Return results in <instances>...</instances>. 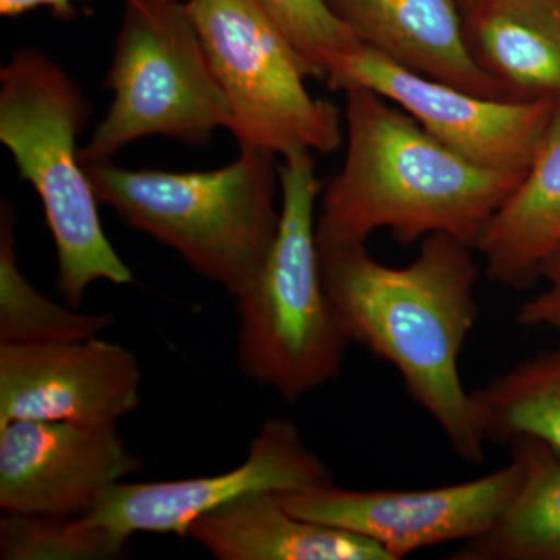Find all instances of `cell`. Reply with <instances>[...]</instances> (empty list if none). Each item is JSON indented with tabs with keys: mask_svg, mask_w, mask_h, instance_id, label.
<instances>
[{
	"mask_svg": "<svg viewBox=\"0 0 560 560\" xmlns=\"http://www.w3.org/2000/svg\"><path fill=\"white\" fill-rule=\"evenodd\" d=\"M142 370L116 342L0 345V427L13 420L117 425L138 410Z\"/></svg>",
	"mask_w": 560,
	"mask_h": 560,
	"instance_id": "7c38bea8",
	"label": "cell"
},
{
	"mask_svg": "<svg viewBox=\"0 0 560 560\" xmlns=\"http://www.w3.org/2000/svg\"><path fill=\"white\" fill-rule=\"evenodd\" d=\"M130 540L81 515L5 512L0 518L2 560H114L130 552Z\"/></svg>",
	"mask_w": 560,
	"mask_h": 560,
	"instance_id": "ffe728a7",
	"label": "cell"
},
{
	"mask_svg": "<svg viewBox=\"0 0 560 560\" xmlns=\"http://www.w3.org/2000/svg\"><path fill=\"white\" fill-rule=\"evenodd\" d=\"M90 116L79 84L43 50H16L0 69V142L43 202L57 249L55 289L73 308L81 307L92 283L135 280L103 231L77 150Z\"/></svg>",
	"mask_w": 560,
	"mask_h": 560,
	"instance_id": "277c9868",
	"label": "cell"
},
{
	"mask_svg": "<svg viewBox=\"0 0 560 560\" xmlns=\"http://www.w3.org/2000/svg\"><path fill=\"white\" fill-rule=\"evenodd\" d=\"M334 482L330 467L308 447L296 422L272 416L261 423L246 459L234 469L183 480L120 481L81 517L125 536L175 534L186 539L191 523L242 497L302 492Z\"/></svg>",
	"mask_w": 560,
	"mask_h": 560,
	"instance_id": "30bf717a",
	"label": "cell"
},
{
	"mask_svg": "<svg viewBox=\"0 0 560 560\" xmlns=\"http://www.w3.org/2000/svg\"><path fill=\"white\" fill-rule=\"evenodd\" d=\"M95 197L125 223L178 253L202 278L237 298L270 253L280 220L276 154L241 147L217 171H130L83 165Z\"/></svg>",
	"mask_w": 560,
	"mask_h": 560,
	"instance_id": "3957f363",
	"label": "cell"
},
{
	"mask_svg": "<svg viewBox=\"0 0 560 560\" xmlns=\"http://www.w3.org/2000/svg\"><path fill=\"white\" fill-rule=\"evenodd\" d=\"M456 5L459 7L460 13L464 14L469 13V11L477 9V7H480L482 2H486V0H455Z\"/></svg>",
	"mask_w": 560,
	"mask_h": 560,
	"instance_id": "cb8c5ba5",
	"label": "cell"
},
{
	"mask_svg": "<svg viewBox=\"0 0 560 560\" xmlns=\"http://www.w3.org/2000/svg\"><path fill=\"white\" fill-rule=\"evenodd\" d=\"M241 147L287 156L341 147L340 109L307 90L301 55L260 0H187Z\"/></svg>",
	"mask_w": 560,
	"mask_h": 560,
	"instance_id": "52a82bcc",
	"label": "cell"
},
{
	"mask_svg": "<svg viewBox=\"0 0 560 560\" xmlns=\"http://www.w3.org/2000/svg\"><path fill=\"white\" fill-rule=\"evenodd\" d=\"M540 279L545 290L530 298L515 315V323L528 329L560 330V243L540 268Z\"/></svg>",
	"mask_w": 560,
	"mask_h": 560,
	"instance_id": "7402d4cb",
	"label": "cell"
},
{
	"mask_svg": "<svg viewBox=\"0 0 560 560\" xmlns=\"http://www.w3.org/2000/svg\"><path fill=\"white\" fill-rule=\"evenodd\" d=\"M471 57L515 102H560V0H486L464 14Z\"/></svg>",
	"mask_w": 560,
	"mask_h": 560,
	"instance_id": "9a60e30c",
	"label": "cell"
},
{
	"mask_svg": "<svg viewBox=\"0 0 560 560\" xmlns=\"http://www.w3.org/2000/svg\"><path fill=\"white\" fill-rule=\"evenodd\" d=\"M522 481V459L511 452L506 466L458 485L357 490L334 482L278 497L291 514L359 534L399 560L423 548L480 536L510 506Z\"/></svg>",
	"mask_w": 560,
	"mask_h": 560,
	"instance_id": "9c48e42d",
	"label": "cell"
},
{
	"mask_svg": "<svg viewBox=\"0 0 560 560\" xmlns=\"http://www.w3.org/2000/svg\"><path fill=\"white\" fill-rule=\"evenodd\" d=\"M342 92L346 158L320 198L319 248L366 245L381 230L405 246L448 234L477 248L523 176L467 161L366 88Z\"/></svg>",
	"mask_w": 560,
	"mask_h": 560,
	"instance_id": "7a4b0ae2",
	"label": "cell"
},
{
	"mask_svg": "<svg viewBox=\"0 0 560 560\" xmlns=\"http://www.w3.org/2000/svg\"><path fill=\"white\" fill-rule=\"evenodd\" d=\"M143 470L117 425L13 420L0 427V508L83 515Z\"/></svg>",
	"mask_w": 560,
	"mask_h": 560,
	"instance_id": "8fae6325",
	"label": "cell"
},
{
	"mask_svg": "<svg viewBox=\"0 0 560 560\" xmlns=\"http://www.w3.org/2000/svg\"><path fill=\"white\" fill-rule=\"evenodd\" d=\"M511 451L523 481L510 506L488 530L459 544L451 560H560V456L536 441Z\"/></svg>",
	"mask_w": 560,
	"mask_h": 560,
	"instance_id": "e0dca14e",
	"label": "cell"
},
{
	"mask_svg": "<svg viewBox=\"0 0 560 560\" xmlns=\"http://www.w3.org/2000/svg\"><path fill=\"white\" fill-rule=\"evenodd\" d=\"M186 537L220 560H393L359 534L291 514L278 492L224 504L191 523Z\"/></svg>",
	"mask_w": 560,
	"mask_h": 560,
	"instance_id": "5bb4252c",
	"label": "cell"
},
{
	"mask_svg": "<svg viewBox=\"0 0 560 560\" xmlns=\"http://www.w3.org/2000/svg\"><path fill=\"white\" fill-rule=\"evenodd\" d=\"M560 243V103L528 172L493 213L477 243L492 282L533 289Z\"/></svg>",
	"mask_w": 560,
	"mask_h": 560,
	"instance_id": "2e32d148",
	"label": "cell"
},
{
	"mask_svg": "<svg viewBox=\"0 0 560 560\" xmlns=\"http://www.w3.org/2000/svg\"><path fill=\"white\" fill-rule=\"evenodd\" d=\"M334 90L366 88L410 114L442 145L489 171L525 176L558 102L497 101L430 79L366 46L326 62ZM560 103V102H559Z\"/></svg>",
	"mask_w": 560,
	"mask_h": 560,
	"instance_id": "ba28073f",
	"label": "cell"
},
{
	"mask_svg": "<svg viewBox=\"0 0 560 560\" xmlns=\"http://www.w3.org/2000/svg\"><path fill=\"white\" fill-rule=\"evenodd\" d=\"M105 88L113 103L80 150L83 165L114 161L149 136L205 147L230 130V105L186 2L125 0Z\"/></svg>",
	"mask_w": 560,
	"mask_h": 560,
	"instance_id": "8992f818",
	"label": "cell"
},
{
	"mask_svg": "<svg viewBox=\"0 0 560 560\" xmlns=\"http://www.w3.org/2000/svg\"><path fill=\"white\" fill-rule=\"evenodd\" d=\"M475 253L453 235L431 234L405 267L381 264L366 245L319 248V260L350 345L396 368L408 396L436 422L455 455L478 466L486 442L459 374L460 352L480 316Z\"/></svg>",
	"mask_w": 560,
	"mask_h": 560,
	"instance_id": "6da1fadb",
	"label": "cell"
},
{
	"mask_svg": "<svg viewBox=\"0 0 560 560\" xmlns=\"http://www.w3.org/2000/svg\"><path fill=\"white\" fill-rule=\"evenodd\" d=\"M18 212L0 205V345H57L90 340L108 329L113 313H81L40 293L25 278L16 253Z\"/></svg>",
	"mask_w": 560,
	"mask_h": 560,
	"instance_id": "d6986e66",
	"label": "cell"
},
{
	"mask_svg": "<svg viewBox=\"0 0 560 560\" xmlns=\"http://www.w3.org/2000/svg\"><path fill=\"white\" fill-rule=\"evenodd\" d=\"M470 396L486 444L536 441L560 456V340Z\"/></svg>",
	"mask_w": 560,
	"mask_h": 560,
	"instance_id": "ac0fdd59",
	"label": "cell"
},
{
	"mask_svg": "<svg viewBox=\"0 0 560 560\" xmlns=\"http://www.w3.org/2000/svg\"><path fill=\"white\" fill-rule=\"evenodd\" d=\"M38 9H49L57 20H72L77 14L73 0H0L3 18H20Z\"/></svg>",
	"mask_w": 560,
	"mask_h": 560,
	"instance_id": "603a6c76",
	"label": "cell"
},
{
	"mask_svg": "<svg viewBox=\"0 0 560 560\" xmlns=\"http://www.w3.org/2000/svg\"><path fill=\"white\" fill-rule=\"evenodd\" d=\"M361 46L482 97L510 101L471 57L455 0H326Z\"/></svg>",
	"mask_w": 560,
	"mask_h": 560,
	"instance_id": "4fadbf2b",
	"label": "cell"
},
{
	"mask_svg": "<svg viewBox=\"0 0 560 560\" xmlns=\"http://www.w3.org/2000/svg\"><path fill=\"white\" fill-rule=\"evenodd\" d=\"M307 66L312 79H326L334 55L361 46L357 36L327 7L326 0H260Z\"/></svg>",
	"mask_w": 560,
	"mask_h": 560,
	"instance_id": "44dd1931",
	"label": "cell"
},
{
	"mask_svg": "<svg viewBox=\"0 0 560 560\" xmlns=\"http://www.w3.org/2000/svg\"><path fill=\"white\" fill-rule=\"evenodd\" d=\"M280 220L264 267L234 298L238 368L298 401L340 375L350 345L327 296L316 241L320 184L311 151L279 164Z\"/></svg>",
	"mask_w": 560,
	"mask_h": 560,
	"instance_id": "5b68a950",
	"label": "cell"
}]
</instances>
